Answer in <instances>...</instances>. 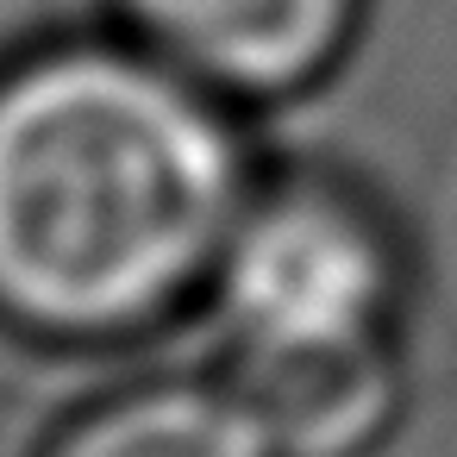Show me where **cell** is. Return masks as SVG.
<instances>
[{
    "label": "cell",
    "instance_id": "1",
    "mask_svg": "<svg viewBox=\"0 0 457 457\" xmlns=\"http://www.w3.org/2000/svg\"><path fill=\"white\" fill-rule=\"evenodd\" d=\"M232 151L195 95L63 57L0 95V295L57 326L157 307L220 238Z\"/></svg>",
    "mask_w": 457,
    "mask_h": 457
},
{
    "label": "cell",
    "instance_id": "2",
    "mask_svg": "<svg viewBox=\"0 0 457 457\" xmlns=\"http://www.w3.org/2000/svg\"><path fill=\"white\" fill-rule=\"evenodd\" d=\"M226 295L251 345L370 338L382 307V251L351 213L326 201H282L238 232Z\"/></svg>",
    "mask_w": 457,
    "mask_h": 457
},
{
    "label": "cell",
    "instance_id": "3",
    "mask_svg": "<svg viewBox=\"0 0 457 457\" xmlns=\"http://www.w3.org/2000/svg\"><path fill=\"white\" fill-rule=\"evenodd\" d=\"M388 370L376 338L345 345H251L238 407L263 432L270 451L288 457H332L338 445L363 438L382 413Z\"/></svg>",
    "mask_w": 457,
    "mask_h": 457
},
{
    "label": "cell",
    "instance_id": "4",
    "mask_svg": "<svg viewBox=\"0 0 457 457\" xmlns=\"http://www.w3.org/2000/svg\"><path fill=\"white\" fill-rule=\"evenodd\" d=\"M138 7L170 45L232 82L301 76L338 26V0H138Z\"/></svg>",
    "mask_w": 457,
    "mask_h": 457
},
{
    "label": "cell",
    "instance_id": "5",
    "mask_svg": "<svg viewBox=\"0 0 457 457\" xmlns=\"http://www.w3.org/2000/svg\"><path fill=\"white\" fill-rule=\"evenodd\" d=\"M263 432L238 401L145 395L95 420L63 457H263Z\"/></svg>",
    "mask_w": 457,
    "mask_h": 457
}]
</instances>
